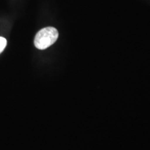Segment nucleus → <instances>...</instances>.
I'll return each mask as SVG.
<instances>
[{"label":"nucleus","instance_id":"nucleus-2","mask_svg":"<svg viewBox=\"0 0 150 150\" xmlns=\"http://www.w3.org/2000/svg\"><path fill=\"white\" fill-rule=\"evenodd\" d=\"M7 41L6 38L3 37H0V54L1 53L6 46Z\"/></svg>","mask_w":150,"mask_h":150},{"label":"nucleus","instance_id":"nucleus-1","mask_svg":"<svg viewBox=\"0 0 150 150\" xmlns=\"http://www.w3.org/2000/svg\"><path fill=\"white\" fill-rule=\"evenodd\" d=\"M59 32L54 27H46L37 33L34 39V45L38 50H45L57 40Z\"/></svg>","mask_w":150,"mask_h":150}]
</instances>
